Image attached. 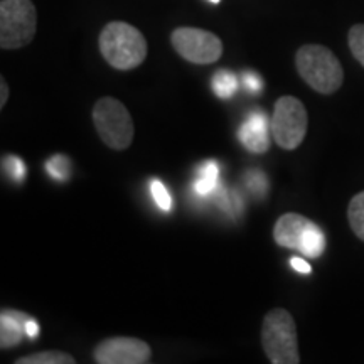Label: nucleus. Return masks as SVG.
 <instances>
[{
	"instance_id": "f257e3e1",
	"label": "nucleus",
	"mask_w": 364,
	"mask_h": 364,
	"mask_svg": "<svg viewBox=\"0 0 364 364\" xmlns=\"http://www.w3.org/2000/svg\"><path fill=\"white\" fill-rule=\"evenodd\" d=\"M100 53L112 68L130 71L147 58V41L136 27L122 21L108 22L98 38Z\"/></svg>"
},
{
	"instance_id": "f03ea898",
	"label": "nucleus",
	"mask_w": 364,
	"mask_h": 364,
	"mask_svg": "<svg viewBox=\"0 0 364 364\" xmlns=\"http://www.w3.org/2000/svg\"><path fill=\"white\" fill-rule=\"evenodd\" d=\"M295 68L300 78L321 95L336 93L344 83V70L341 61L326 46H302L295 54Z\"/></svg>"
},
{
	"instance_id": "7ed1b4c3",
	"label": "nucleus",
	"mask_w": 364,
	"mask_h": 364,
	"mask_svg": "<svg viewBox=\"0 0 364 364\" xmlns=\"http://www.w3.org/2000/svg\"><path fill=\"white\" fill-rule=\"evenodd\" d=\"M263 351L272 364H299L297 326L292 314L285 309H273L262 324Z\"/></svg>"
},
{
	"instance_id": "20e7f679",
	"label": "nucleus",
	"mask_w": 364,
	"mask_h": 364,
	"mask_svg": "<svg viewBox=\"0 0 364 364\" xmlns=\"http://www.w3.org/2000/svg\"><path fill=\"white\" fill-rule=\"evenodd\" d=\"M273 240L279 247L295 250L312 260L321 257L326 250V235L321 226L299 213H285L277 220Z\"/></svg>"
},
{
	"instance_id": "39448f33",
	"label": "nucleus",
	"mask_w": 364,
	"mask_h": 364,
	"mask_svg": "<svg viewBox=\"0 0 364 364\" xmlns=\"http://www.w3.org/2000/svg\"><path fill=\"white\" fill-rule=\"evenodd\" d=\"M93 125L102 142L112 150H125L132 145L135 127L132 115L120 100L105 97L95 103Z\"/></svg>"
},
{
	"instance_id": "423d86ee",
	"label": "nucleus",
	"mask_w": 364,
	"mask_h": 364,
	"mask_svg": "<svg viewBox=\"0 0 364 364\" xmlns=\"http://www.w3.org/2000/svg\"><path fill=\"white\" fill-rule=\"evenodd\" d=\"M38 27V12L33 0L0 2V48L21 49L31 44Z\"/></svg>"
},
{
	"instance_id": "0eeeda50",
	"label": "nucleus",
	"mask_w": 364,
	"mask_h": 364,
	"mask_svg": "<svg viewBox=\"0 0 364 364\" xmlns=\"http://www.w3.org/2000/svg\"><path fill=\"white\" fill-rule=\"evenodd\" d=\"M270 120L272 136L280 149L295 150L306 139L309 115L299 98L282 97L277 100Z\"/></svg>"
},
{
	"instance_id": "6e6552de",
	"label": "nucleus",
	"mask_w": 364,
	"mask_h": 364,
	"mask_svg": "<svg viewBox=\"0 0 364 364\" xmlns=\"http://www.w3.org/2000/svg\"><path fill=\"white\" fill-rule=\"evenodd\" d=\"M171 43L182 59L193 65H213L223 56V43L216 34L198 27H177Z\"/></svg>"
},
{
	"instance_id": "1a4fd4ad",
	"label": "nucleus",
	"mask_w": 364,
	"mask_h": 364,
	"mask_svg": "<svg viewBox=\"0 0 364 364\" xmlns=\"http://www.w3.org/2000/svg\"><path fill=\"white\" fill-rule=\"evenodd\" d=\"M93 358L98 364H147L152 349L142 339L110 338L97 344Z\"/></svg>"
},
{
	"instance_id": "9d476101",
	"label": "nucleus",
	"mask_w": 364,
	"mask_h": 364,
	"mask_svg": "<svg viewBox=\"0 0 364 364\" xmlns=\"http://www.w3.org/2000/svg\"><path fill=\"white\" fill-rule=\"evenodd\" d=\"M272 120L265 112H252L238 130V139L252 154H265L270 149Z\"/></svg>"
},
{
	"instance_id": "9b49d317",
	"label": "nucleus",
	"mask_w": 364,
	"mask_h": 364,
	"mask_svg": "<svg viewBox=\"0 0 364 364\" xmlns=\"http://www.w3.org/2000/svg\"><path fill=\"white\" fill-rule=\"evenodd\" d=\"M29 318L31 316L24 312L4 309L0 314V346H2V349L21 344L26 334V322Z\"/></svg>"
},
{
	"instance_id": "f8f14e48",
	"label": "nucleus",
	"mask_w": 364,
	"mask_h": 364,
	"mask_svg": "<svg viewBox=\"0 0 364 364\" xmlns=\"http://www.w3.org/2000/svg\"><path fill=\"white\" fill-rule=\"evenodd\" d=\"M218 181H220V166L215 161L204 162L198 171V179L194 182V191L201 198L204 196L215 193L218 188Z\"/></svg>"
},
{
	"instance_id": "ddd939ff",
	"label": "nucleus",
	"mask_w": 364,
	"mask_h": 364,
	"mask_svg": "<svg viewBox=\"0 0 364 364\" xmlns=\"http://www.w3.org/2000/svg\"><path fill=\"white\" fill-rule=\"evenodd\" d=\"M211 88L221 100H231L238 91V78L230 70H220L211 80Z\"/></svg>"
},
{
	"instance_id": "4468645a",
	"label": "nucleus",
	"mask_w": 364,
	"mask_h": 364,
	"mask_svg": "<svg viewBox=\"0 0 364 364\" xmlns=\"http://www.w3.org/2000/svg\"><path fill=\"white\" fill-rule=\"evenodd\" d=\"M76 359L63 351H43L16 359V364H75Z\"/></svg>"
},
{
	"instance_id": "2eb2a0df",
	"label": "nucleus",
	"mask_w": 364,
	"mask_h": 364,
	"mask_svg": "<svg viewBox=\"0 0 364 364\" xmlns=\"http://www.w3.org/2000/svg\"><path fill=\"white\" fill-rule=\"evenodd\" d=\"M348 220L353 233L364 241V191L358 193L348 206Z\"/></svg>"
},
{
	"instance_id": "dca6fc26",
	"label": "nucleus",
	"mask_w": 364,
	"mask_h": 364,
	"mask_svg": "<svg viewBox=\"0 0 364 364\" xmlns=\"http://www.w3.org/2000/svg\"><path fill=\"white\" fill-rule=\"evenodd\" d=\"M348 43L354 59L364 68V24H356L349 29Z\"/></svg>"
},
{
	"instance_id": "f3484780",
	"label": "nucleus",
	"mask_w": 364,
	"mask_h": 364,
	"mask_svg": "<svg viewBox=\"0 0 364 364\" xmlns=\"http://www.w3.org/2000/svg\"><path fill=\"white\" fill-rule=\"evenodd\" d=\"M46 171H48V174L51 176L53 179L66 181L68 177H70L71 164L68 161V157L63 156V154H58V156L51 157L46 162Z\"/></svg>"
},
{
	"instance_id": "a211bd4d",
	"label": "nucleus",
	"mask_w": 364,
	"mask_h": 364,
	"mask_svg": "<svg viewBox=\"0 0 364 364\" xmlns=\"http://www.w3.org/2000/svg\"><path fill=\"white\" fill-rule=\"evenodd\" d=\"M2 167H4V172H6V174L11 177L12 181H16V182L24 181L26 166L19 157H16V156L4 157L2 159Z\"/></svg>"
},
{
	"instance_id": "6ab92c4d",
	"label": "nucleus",
	"mask_w": 364,
	"mask_h": 364,
	"mask_svg": "<svg viewBox=\"0 0 364 364\" xmlns=\"http://www.w3.org/2000/svg\"><path fill=\"white\" fill-rule=\"evenodd\" d=\"M152 196H154V201L159 208L162 209V211H171L172 208V199H171V194L169 191L166 189V186L162 184L161 181H152Z\"/></svg>"
},
{
	"instance_id": "aec40b11",
	"label": "nucleus",
	"mask_w": 364,
	"mask_h": 364,
	"mask_svg": "<svg viewBox=\"0 0 364 364\" xmlns=\"http://www.w3.org/2000/svg\"><path fill=\"white\" fill-rule=\"evenodd\" d=\"M247 177H248V186L258 196L267 193V177H265V174H262L260 171H252V172H248Z\"/></svg>"
},
{
	"instance_id": "412c9836",
	"label": "nucleus",
	"mask_w": 364,
	"mask_h": 364,
	"mask_svg": "<svg viewBox=\"0 0 364 364\" xmlns=\"http://www.w3.org/2000/svg\"><path fill=\"white\" fill-rule=\"evenodd\" d=\"M243 85H245V88H247L248 91H252V93H260V91L263 90V80L253 71L243 73Z\"/></svg>"
},
{
	"instance_id": "4be33fe9",
	"label": "nucleus",
	"mask_w": 364,
	"mask_h": 364,
	"mask_svg": "<svg viewBox=\"0 0 364 364\" xmlns=\"http://www.w3.org/2000/svg\"><path fill=\"white\" fill-rule=\"evenodd\" d=\"M290 265H292V268L295 272H299V273H311L312 272V268H311V265H309V263L304 260V258H299V257H292L290 258Z\"/></svg>"
},
{
	"instance_id": "5701e85b",
	"label": "nucleus",
	"mask_w": 364,
	"mask_h": 364,
	"mask_svg": "<svg viewBox=\"0 0 364 364\" xmlns=\"http://www.w3.org/2000/svg\"><path fill=\"white\" fill-rule=\"evenodd\" d=\"M26 336L29 339H36L39 336V324L34 321L33 317L26 322Z\"/></svg>"
},
{
	"instance_id": "b1692460",
	"label": "nucleus",
	"mask_w": 364,
	"mask_h": 364,
	"mask_svg": "<svg viewBox=\"0 0 364 364\" xmlns=\"http://www.w3.org/2000/svg\"><path fill=\"white\" fill-rule=\"evenodd\" d=\"M7 100H9V86L6 83V80L0 78V108L6 107Z\"/></svg>"
},
{
	"instance_id": "393cba45",
	"label": "nucleus",
	"mask_w": 364,
	"mask_h": 364,
	"mask_svg": "<svg viewBox=\"0 0 364 364\" xmlns=\"http://www.w3.org/2000/svg\"><path fill=\"white\" fill-rule=\"evenodd\" d=\"M209 2H213V4H220L221 0H209Z\"/></svg>"
}]
</instances>
